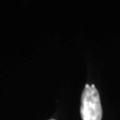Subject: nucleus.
<instances>
[{
    "label": "nucleus",
    "mask_w": 120,
    "mask_h": 120,
    "mask_svg": "<svg viewBox=\"0 0 120 120\" xmlns=\"http://www.w3.org/2000/svg\"><path fill=\"white\" fill-rule=\"evenodd\" d=\"M52 120H54V119H52Z\"/></svg>",
    "instance_id": "f03ea898"
},
{
    "label": "nucleus",
    "mask_w": 120,
    "mask_h": 120,
    "mask_svg": "<svg viewBox=\"0 0 120 120\" xmlns=\"http://www.w3.org/2000/svg\"><path fill=\"white\" fill-rule=\"evenodd\" d=\"M80 114L83 120H101L102 119L100 95L94 84L85 85L81 97Z\"/></svg>",
    "instance_id": "f257e3e1"
}]
</instances>
